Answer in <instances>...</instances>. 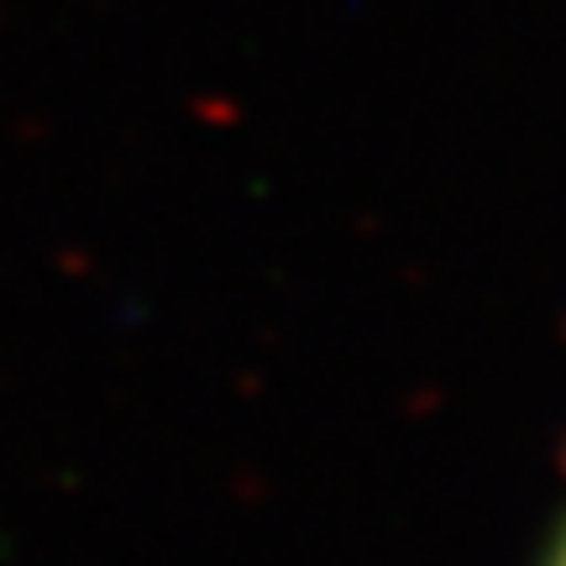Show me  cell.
Listing matches in <instances>:
<instances>
[{
  "label": "cell",
  "instance_id": "1",
  "mask_svg": "<svg viewBox=\"0 0 566 566\" xmlns=\"http://www.w3.org/2000/svg\"><path fill=\"white\" fill-rule=\"evenodd\" d=\"M551 566H566V541H562V551H556V562H551Z\"/></svg>",
  "mask_w": 566,
  "mask_h": 566
}]
</instances>
